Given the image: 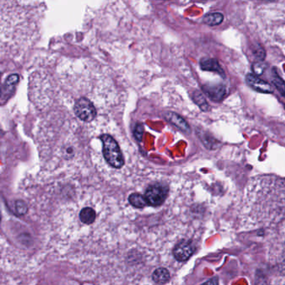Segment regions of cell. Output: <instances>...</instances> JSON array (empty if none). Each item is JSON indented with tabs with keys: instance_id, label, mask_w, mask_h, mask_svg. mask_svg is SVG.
Listing matches in <instances>:
<instances>
[{
	"instance_id": "obj_9",
	"label": "cell",
	"mask_w": 285,
	"mask_h": 285,
	"mask_svg": "<svg viewBox=\"0 0 285 285\" xmlns=\"http://www.w3.org/2000/svg\"><path fill=\"white\" fill-rule=\"evenodd\" d=\"M170 273L165 268H158L152 274V280L158 285H164L170 280Z\"/></svg>"
},
{
	"instance_id": "obj_5",
	"label": "cell",
	"mask_w": 285,
	"mask_h": 285,
	"mask_svg": "<svg viewBox=\"0 0 285 285\" xmlns=\"http://www.w3.org/2000/svg\"><path fill=\"white\" fill-rule=\"evenodd\" d=\"M202 90L208 98L213 101H221L226 96V87L221 84H207L202 86Z\"/></svg>"
},
{
	"instance_id": "obj_20",
	"label": "cell",
	"mask_w": 285,
	"mask_h": 285,
	"mask_svg": "<svg viewBox=\"0 0 285 285\" xmlns=\"http://www.w3.org/2000/svg\"><path fill=\"white\" fill-rule=\"evenodd\" d=\"M257 285H266L265 280H260L257 283Z\"/></svg>"
},
{
	"instance_id": "obj_12",
	"label": "cell",
	"mask_w": 285,
	"mask_h": 285,
	"mask_svg": "<svg viewBox=\"0 0 285 285\" xmlns=\"http://www.w3.org/2000/svg\"><path fill=\"white\" fill-rule=\"evenodd\" d=\"M203 21H204L205 24H207V26H219L224 21V15L221 13H218V12L210 13V14L205 15Z\"/></svg>"
},
{
	"instance_id": "obj_13",
	"label": "cell",
	"mask_w": 285,
	"mask_h": 285,
	"mask_svg": "<svg viewBox=\"0 0 285 285\" xmlns=\"http://www.w3.org/2000/svg\"><path fill=\"white\" fill-rule=\"evenodd\" d=\"M193 99L194 102L199 106L201 110L203 112H209L210 107L208 103H207L206 99L204 98V95H202L201 92L199 91H195L193 93Z\"/></svg>"
},
{
	"instance_id": "obj_14",
	"label": "cell",
	"mask_w": 285,
	"mask_h": 285,
	"mask_svg": "<svg viewBox=\"0 0 285 285\" xmlns=\"http://www.w3.org/2000/svg\"><path fill=\"white\" fill-rule=\"evenodd\" d=\"M272 82L274 85V86L276 87V89L279 90V92L285 98V82L283 81V79L280 78L279 76H275Z\"/></svg>"
},
{
	"instance_id": "obj_19",
	"label": "cell",
	"mask_w": 285,
	"mask_h": 285,
	"mask_svg": "<svg viewBox=\"0 0 285 285\" xmlns=\"http://www.w3.org/2000/svg\"><path fill=\"white\" fill-rule=\"evenodd\" d=\"M201 285H218V281L216 278H213L212 280H208Z\"/></svg>"
},
{
	"instance_id": "obj_8",
	"label": "cell",
	"mask_w": 285,
	"mask_h": 285,
	"mask_svg": "<svg viewBox=\"0 0 285 285\" xmlns=\"http://www.w3.org/2000/svg\"><path fill=\"white\" fill-rule=\"evenodd\" d=\"M200 66L201 70L213 71L224 76V70L222 69L221 65L219 64L217 59H213V58H204L200 62Z\"/></svg>"
},
{
	"instance_id": "obj_4",
	"label": "cell",
	"mask_w": 285,
	"mask_h": 285,
	"mask_svg": "<svg viewBox=\"0 0 285 285\" xmlns=\"http://www.w3.org/2000/svg\"><path fill=\"white\" fill-rule=\"evenodd\" d=\"M195 246L190 240H182L173 249V256L179 262H185L193 255Z\"/></svg>"
},
{
	"instance_id": "obj_7",
	"label": "cell",
	"mask_w": 285,
	"mask_h": 285,
	"mask_svg": "<svg viewBox=\"0 0 285 285\" xmlns=\"http://www.w3.org/2000/svg\"><path fill=\"white\" fill-rule=\"evenodd\" d=\"M165 117L170 123L176 126L177 128L180 129L182 132H186V133H190V126L182 116H180V115H177L176 113H173V112H168L165 115Z\"/></svg>"
},
{
	"instance_id": "obj_16",
	"label": "cell",
	"mask_w": 285,
	"mask_h": 285,
	"mask_svg": "<svg viewBox=\"0 0 285 285\" xmlns=\"http://www.w3.org/2000/svg\"><path fill=\"white\" fill-rule=\"evenodd\" d=\"M265 63L263 61L255 62V64H253V71L255 73V76H261L263 75V72L266 70Z\"/></svg>"
},
{
	"instance_id": "obj_17",
	"label": "cell",
	"mask_w": 285,
	"mask_h": 285,
	"mask_svg": "<svg viewBox=\"0 0 285 285\" xmlns=\"http://www.w3.org/2000/svg\"><path fill=\"white\" fill-rule=\"evenodd\" d=\"M16 211H17L19 214L20 215H24L27 213L28 211V207H27V205H26V202L23 201H16Z\"/></svg>"
},
{
	"instance_id": "obj_11",
	"label": "cell",
	"mask_w": 285,
	"mask_h": 285,
	"mask_svg": "<svg viewBox=\"0 0 285 285\" xmlns=\"http://www.w3.org/2000/svg\"><path fill=\"white\" fill-rule=\"evenodd\" d=\"M130 204L136 207V208H143L147 204V201L145 200V196H142L140 193H132L128 198Z\"/></svg>"
},
{
	"instance_id": "obj_10",
	"label": "cell",
	"mask_w": 285,
	"mask_h": 285,
	"mask_svg": "<svg viewBox=\"0 0 285 285\" xmlns=\"http://www.w3.org/2000/svg\"><path fill=\"white\" fill-rule=\"evenodd\" d=\"M96 218L95 210L91 207H84L80 213V219L85 224H92Z\"/></svg>"
},
{
	"instance_id": "obj_15",
	"label": "cell",
	"mask_w": 285,
	"mask_h": 285,
	"mask_svg": "<svg viewBox=\"0 0 285 285\" xmlns=\"http://www.w3.org/2000/svg\"><path fill=\"white\" fill-rule=\"evenodd\" d=\"M18 81H19V76L17 75H12V76H9L8 79L6 80L5 84L3 86V90L4 89H6L7 91L9 89L12 90L14 86L17 84Z\"/></svg>"
},
{
	"instance_id": "obj_6",
	"label": "cell",
	"mask_w": 285,
	"mask_h": 285,
	"mask_svg": "<svg viewBox=\"0 0 285 285\" xmlns=\"http://www.w3.org/2000/svg\"><path fill=\"white\" fill-rule=\"evenodd\" d=\"M246 82L249 86L258 92L265 93V94H270L273 92L271 86L268 84V82L258 78L254 74H249L246 76Z\"/></svg>"
},
{
	"instance_id": "obj_1",
	"label": "cell",
	"mask_w": 285,
	"mask_h": 285,
	"mask_svg": "<svg viewBox=\"0 0 285 285\" xmlns=\"http://www.w3.org/2000/svg\"><path fill=\"white\" fill-rule=\"evenodd\" d=\"M101 139L103 144L104 157L107 163L112 168H122L125 160L116 141L108 134L101 135Z\"/></svg>"
},
{
	"instance_id": "obj_3",
	"label": "cell",
	"mask_w": 285,
	"mask_h": 285,
	"mask_svg": "<svg viewBox=\"0 0 285 285\" xmlns=\"http://www.w3.org/2000/svg\"><path fill=\"white\" fill-rule=\"evenodd\" d=\"M74 112L76 116L83 121H92L97 115V111L92 101L81 97L74 105Z\"/></svg>"
},
{
	"instance_id": "obj_2",
	"label": "cell",
	"mask_w": 285,
	"mask_h": 285,
	"mask_svg": "<svg viewBox=\"0 0 285 285\" xmlns=\"http://www.w3.org/2000/svg\"><path fill=\"white\" fill-rule=\"evenodd\" d=\"M168 195V187L166 185L157 183L149 186L144 196L147 204L152 207H158L166 201Z\"/></svg>"
},
{
	"instance_id": "obj_18",
	"label": "cell",
	"mask_w": 285,
	"mask_h": 285,
	"mask_svg": "<svg viewBox=\"0 0 285 285\" xmlns=\"http://www.w3.org/2000/svg\"><path fill=\"white\" fill-rule=\"evenodd\" d=\"M135 137L138 141H142L143 136V126L142 125H137L135 128Z\"/></svg>"
}]
</instances>
